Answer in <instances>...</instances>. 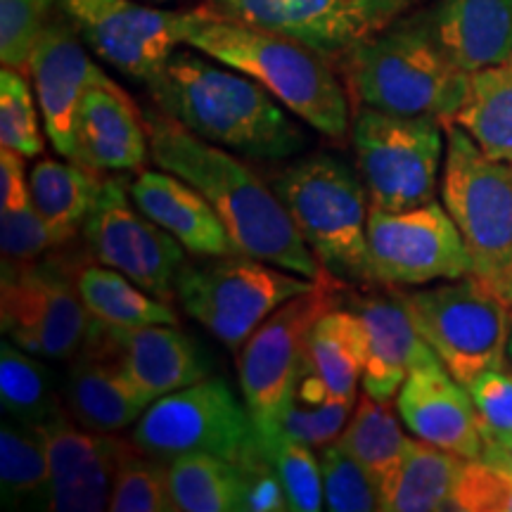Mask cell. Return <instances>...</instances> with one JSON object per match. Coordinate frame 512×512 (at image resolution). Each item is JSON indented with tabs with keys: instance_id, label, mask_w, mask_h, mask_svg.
<instances>
[{
	"instance_id": "1",
	"label": "cell",
	"mask_w": 512,
	"mask_h": 512,
	"mask_svg": "<svg viewBox=\"0 0 512 512\" xmlns=\"http://www.w3.org/2000/svg\"><path fill=\"white\" fill-rule=\"evenodd\" d=\"M143 114L152 162L207 197L242 254L311 280L328 273L299 235L273 185L261 181L240 155L195 136L159 107Z\"/></svg>"
},
{
	"instance_id": "2",
	"label": "cell",
	"mask_w": 512,
	"mask_h": 512,
	"mask_svg": "<svg viewBox=\"0 0 512 512\" xmlns=\"http://www.w3.org/2000/svg\"><path fill=\"white\" fill-rule=\"evenodd\" d=\"M147 91L155 107L190 133L240 157L280 162L309 143L304 128L261 83L204 53L176 50Z\"/></svg>"
},
{
	"instance_id": "3",
	"label": "cell",
	"mask_w": 512,
	"mask_h": 512,
	"mask_svg": "<svg viewBox=\"0 0 512 512\" xmlns=\"http://www.w3.org/2000/svg\"><path fill=\"white\" fill-rule=\"evenodd\" d=\"M185 46L261 83L280 105L325 138L342 143L351 133L349 95L316 50L221 15L209 5L190 10Z\"/></svg>"
},
{
	"instance_id": "4",
	"label": "cell",
	"mask_w": 512,
	"mask_h": 512,
	"mask_svg": "<svg viewBox=\"0 0 512 512\" xmlns=\"http://www.w3.org/2000/svg\"><path fill=\"white\" fill-rule=\"evenodd\" d=\"M349 91L361 107L453 121L467 91V72L444 53L425 10L339 55Z\"/></svg>"
},
{
	"instance_id": "5",
	"label": "cell",
	"mask_w": 512,
	"mask_h": 512,
	"mask_svg": "<svg viewBox=\"0 0 512 512\" xmlns=\"http://www.w3.org/2000/svg\"><path fill=\"white\" fill-rule=\"evenodd\" d=\"M271 185L325 271L337 280L375 283L368 256L370 197L347 162L318 152L285 166Z\"/></svg>"
},
{
	"instance_id": "6",
	"label": "cell",
	"mask_w": 512,
	"mask_h": 512,
	"mask_svg": "<svg viewBox=\"0 0 512 512\" xmlns=\"http://www.w3.org/2000/svg\"><path fill=\"white\" fill-rule=\"evenodd\" d=\"M446 126L441 200L472 259V275L512 302V164L484 155L453 121Z\"/></svg>"
},
{
	"instance_id": "7",
	"label": "cell",
	"mask_w": 512,
	"mask_h": 512,
	"mask_svg": "<svg viewBox=\"0 0 512 512\" xmlns=\"http://www.w3.org/2000/svg\"><path fill=\"white\" fill-rule=\"evenodd\" d=\"M399 292L413 325L448 373L465 387L486 370L505 368L512 335V302L477 275Z\"/></svg>"
},
{
	"instance_id": "8",
	"label": "cell",
	"mask_w": 512,
	"mask_h": 512,
	"mask_svg": "<svg viewBox=\"0 0 512 512\" xmlns=\"http://www.w3.org/2000/svg\"><path fill=\"white\" fill-rule=\"evenodd\" d=\"M316 283L247 254L202 256L197 264L183 266L176 297L190 318L240 354L271 313L313 290Z\"/></svg>"
},
{
	"instance_id": "9",
	"label": "cell",
	"mask_w": 512,
	"mask_h": 512,
	"mask_svg": "<svg viewBox=\"0 0 512 512\" xmlns=\"http://www.w3.org/2000/svg\"><path fill=\"white\" fill-rule=\"evenodd\" d=\"M444 121L358 107L351 143L370 207L403 211L434 200L446 157Z\"/></svg>"
},
{
	"instance_id": "10",
	"label": "cell",
	"mask_w": 512,
	"mask_h": 512,
	"mask_svg": "<svg viewBox=\"0 0 512 512\" xmlns=\"http://www.w3.org/2000/svg\"><path fill=\"white\" fill-rule=\"evenodd\" d=\"M131 441L162 460L211 453L238 467L264 448L245 401H238L223 377L211 375L159 396L136 422Z\"/></svg>"
},
{
	"instance_id": "11",
	"label": "cell",
	"mask_w": 512,
	"mask_h": 512,
	"mask_svg": "<svg viewBox=\"0 0 512 512\" xmlns=\"http://www.w3.org/2000/svg\"><path fill=\"white\" fill-rule=\"evenodd\" d=\"M342 290L335 275L325 273L313 290L299 294L271 313L240 349V392L259 439H271L275 434L280 408L292 392L302 363L306 337L323 313L339 306Z\"/></svg>"
},
{
	"instance_id": "12",
	"label": "cell",
	"mask_w": 512,
	"mask_h": 512,
	"mask_svg": "<svg viewBox=\"0 0 512 512\" xmlns=\"http://www.w3.org/2000/svg\"><path fill=\"white\" fill-rule=\"evenodd\" d=\"M0 323L19 349L50 361H72L93 330L74 283V268L55 261L3 268Z\"/></svg>"
},
{
	"instance_id": "13",
	"label": "cell",
	"mask_w": 512,
	"mask_h": 512,
	"mask_svg": "<svg viewBox=\"0 0 512 512\" xmlns=\"http://www.w3.org/2000/svg\"><path fill=\"white\" fill-rule=\"evenodd\" d=\"M81 238L98 264L124 273L164 302L171 304L176 297L178 275L188 264V249L136 207L124 178H102Z\"/></svg>"
},
{
	"instance_id": "14",
	"label": "cell",
	"mask_w": 512,
	"mask_h": 512,
	"mask_svg": "<svg viewBox=\"0 0 512 512\" xmlns=\"http://www.w3.org/2000/svg\"><path fill=\"white\" fill-rule=\"evenodd\" d=\"M368 256L375 283L422 287L472 273L463 235L444 204L387 211L370 207Z\"/></svg>"
},
{
	"instance_id": "15",
	"label": "cell",
	"mask_w": 512,
	"mask_h": 512,
	"mask_svg": "<svg viewBox=\"0 0 512 512\" xmlns=\"http://www.w3.org/2000/svg\"><path fill=\"white\" fill-rule=\"evenodd\" d=\"M81 41L117 72L150 86L181 43L190 10H162L138 0H55Z\"/></svg>"
},
{
	"instance_id": "16",
	"label": "cell",
	"mask_w": 512,
	"mask_h": 512,
	"mask_svg": "<svg viewBox=\"0 0 512 512\" xmlns=\"http://www.w3.org/2000/svg\"><path fill=\"white\" fill-rule=\"evenodd\" d=\"M422 0H207L221 15L287 36L323 57L368 41Z\"/></svg>"
},
{
	"instance_id": "17",
	"label": "cell",
	"mask_w": 512,
	"mask_h": 512,
	"mask_svg": "<svg viewBox=\"0 0 512 512\" xmlns=\"http://www.w3.org/2000/svg\"><path fill=\"white\" fill-rule=\"evenodd\" d=\"M27 69L48 143L55 147L57 155L72 159L74 117L83 93L93 83L112 79L88 57L81 36L64 15L50 17L31 50Z\"/></svg>"
},
{
	"instance_id": "18",
	"label": "cell",
	"mask_w": 512,
	"mask_h": 512,
	"mask_svg": "<svg viewBox=\"0 0 512 512\" xmlns=\"http://www.w3.org/2000/svg\"><path fill=\"white\" fill-rule=\"evenodd\" d=\"M396 411L415 439L477 460L484 453V432L470 392L441 361L415 368L396 394Z\"/></svg>"
},
{
	"instance_id": "19",
	"label": "cell",
	"mask_w": 512,
	"mask_h": 512,
	"mask_svg": "<svg viewBox=\"0 0 512 512\" xmlns=\"http://www.w3.org/2000/svg\"><path fill=\"white\" fill-rule=\"evenodd\" d=\"M152 403L155 401L126 375L105 330L93 320L91 337L69 361L64 387L67 413L86 430L117 434L136 425Z\"/></svg>"
},
{
	"instance_id": "20",
	"label": "cell",
	"mask_w": 512,
	"mask_h": 512,
	"mask_svg": "<svg viewBox=\"0 0 512 512\" xmlns=\"http://www.w3.org/2000/svg\"><path fill=\"white\" fill-rule=\"evenodd\" d=\"M150 159L145 114L114 81L93 83L76 107L74 157L98 174L140 171Z\"/></svg>"
},
{
	"instance_id": "21",
	"label": "cell",
	"mask_w": 512,
	"mask_h": 512,
	"mask_svg": "<svg viewBox=\"0 0 512 512\" xmlns=\"http://www.w3.org/2000/svg\"><path fill=\"white\" fill-rule=\"evenodd\" d=\"M358 316L366 328V368L361 387L373 399L389 403L415 368L439 361L413 325L396 290L389 292V297L375 294L363 299Z\"/></svg>"
},
{
	"instance_id": "22",
	"label": "cell",
	"mask_w": 512,
	"mask_h": 512,
	"mask_svg": "<svg viewBox=\"0 0 512 512\" xmlns=\"http://www.w3.org/2000/svg\"><path fill=\"white\" fill-rule=\"evenodd\" d=\"M136 207L159 228L174 235L192 256L242 254L223 226L221 216L195 185L171 171H140L128 183Z\"/></svg>"
},
{
	"instance_id": "23",
	"label": "cell",
	"mask_w": 512,
	"mask_h": 512,
	"mask_svg": "<svg viewBox=\"0 0 512 512\" xmlns=\"http://www.w3.org/2000/svg\"><path fill=\"white\" fill-rule=\"evenodd\" d=\"M102 330L126 375L152 401L209 377L207 356L178 325Z\"/></svg>"
},
{
	"instance_id": "24",
	"label": "cell",
	"mask_w": 512,
	"mask_h": 512,
	"mask_svg": "<svg viewBox=\"0 0 512 512\" xmlns=\"http://www.w3.org/2000/svg\"><path fill=\"white\" fill-rule=\"evenodd\" d=\"M425 15L439 46L467 74L512 55V0H437Z\"/></svg>"
},
{
	"instance_id": "25",
	"label": "cell",
	"mask_w": 512,
	"mask_h": 512,
	"mask_svg": "<svg viewBox=\"0 0 512 512\" xmlns=\"http://www.w3.org/2000/svg\"><path fill=\"white\" fill-rule=\"evenodd\" d=\"M465 458L444 448L411 439L399 465L377 489L384 512L453 510V494Z\"/></svg>"
},
{
	"instance_id": "26",
	"label": "cell",
	"mask_w": 512,
	"mask_h": 512,
	"mask_svg": "<svg viewBox=\"0 0 512 512\" xmlns=\"http://www.w3.org/2000/svg\"><path fill=\"white\" fill-rule=\"evenodd\" d=\"M107 174L88 169L79 162H57L43 157L29 171L31 204L43 223L64 247L81 233L83 223L95 207L102 178Z\"/></svg>"
},
{
	"instance_id": "27",
	"label": "cell",
	"mask_w": 512,
	"mask_h": 512,
	"mask_svg": "<svg viewBox=\"0 0 512 512\" xmlns=\"http://www.w3.org/2000/svg\"><path fill=\"white\" fill-rule=\"evenodd\" d=\"M74 283L83 306L102 328L133 330L145 325H178L174 306L110 266H74Z\"/></svg>"
},
{
	"instance_id": "28",
	"label": "cell",
	"mask_w": 512,
	"mask_h": 512,
	"mask_svg": "<svg viewBox=\"0 0 512 512\" xmlns=\"http://www.w3.org/2000/svg\"><path fill=\"white\" fill-rule=\"evenodd\" d=\"M453 124L463 128L484 155L512 164V55L467 76L465 98Z\"/></svg>"
},
{
	"instance_id": "29",
	"label": "cell",
	"mask_w": 512,
	"mask_h": 512,
	"mask_svg": "<svg viewBox=\"0 0 512 512\" xmlns=\"http://www.w3.org/2000/svg\"><path fill=\"white\" fill-rule=\"evenodd\" d=\"M306 356L337 399H358L366 368V328L358 311L330 309L306 337Z\"/></svg>"
},
{
	"instance_id": "30",
	"label": "cell",
	"mask_w": 512,
	"mask_h": 512,
	"mask_svg": "<svg viewBox=\"0 0 512 512\" xmlns=\"http://www.w3.org/2000/svg\"><path fill=\"white\" fill-rule=\"evenodd\" d=\"M174 510L245 512V486L238 465L211 453H183L166 460Z\"/></svg>"
},
{
	"instance_id": "31",
	"label": "cell",
	"mask_w": 512,
	"mask_h": 512,
	"mask_svg": "<svg viewBox=\"0 0 512 512\" xmlns=\"http://www.w3.org/2000/svg\"><path fill=\"white\" fill-rule=\"evenodd\" d=\"M337 441L368 472L375 489H380L411 444L389 403L377 401L366 392L356 399L349 425Z\"/></svg>"
},
{
	"instance_id": "32",
	"label": "cell",
	"mask_w": 512,
	"mask_h": 512,
	"mask_svg": "<svg viewBox=\"0 0 512 512\" xmlns=\"http://www.w3.org/2000/svg\"><path fill=\"white\" fill-rule=\"evenodd\" d=\"M0 399L15 422L46 427L67 418L46 366L17 344H0Z\"/></svg>"
},
{
	"instance_id": "33",
	"label": "cell",
	"mask_w": 512,
	"mask_h": 512,
	"mask_svg": "<svg viewBox=\"0 0 512 512\" xmlns=\"http://www.w3.org/2000/svg\"><path fill=\"white\" fill-rule=\"evenodd\" d=\"M0 486L3 501H46L50 486V463L41 432L36 427L8 425L0 430Z\"/></svg>"
},
{
	"instance_id": "34",
	"label": "cell",
	"mask_w": 512,
	"mask_h": 512,
	"mask_svg": "<svg viewBox=\"0 0 512 512\" xmlns=\"http://www.w3.org/2000/svg\"><path fill=\"white\" fill-rule=\"evenodd\" d=\"M112 512H171L169 470L166 460L140 451L136 444L128 446L121 458L110 501Z\"/></svg>"
},
{
	"instance_id": "35",
	"label": "cell",
	"mask_w": 512,
	"mask_h": 512,
	"mask_svg": "<svg viewBox=\"0 0 512 512\" xmlns=\"http://www.w3.org/2000/svg\"><path fill=\"white\" fill-rule=\"evenodd\" d=\"M34 86L24 79L22 69L3 67L0 72V145L24 159L43 155L46 138L38 119Z\"/></svg>"
},
{
	"instance_id": "36",
	"label": "cell",
	"mask_w": 512,
	"mask_h": 512,
	"mask_svg": "<svg viewBox=\"0 0 512 512\" xmlns=\"http://www.w3.org/2000/svg\"><path fill=\"white\" fill-rule=\"evenodd\" d=\"M261 446H264L268 458L273 460L275 470H278L290 510H323V470H320V458H316L313 448L287 439L283 434H275L271 439H261Z\"/></svg>"
},
{
	"instance_id": "37",
	"label": "cell",
	"mask_w": 512,
	"mask_h": 512,
	"mask_svg": "<svg viewBox=\"0 0 512 512\" xmlns=\"http://www.w3.org/2000/svg\"><path fill=\"white\" fill-rule=\"evenodd\" d=\"M131 444L121 441V446L117 448V451L107 453L105 458H100L98 463L86 467V470L76 472V475L67 477V479L50 482L46 501H43V508L55 510V512L110 510L114 479H117L119 463Z\"/></svg>"
},
{
	"instance_id": "38",
	"label": "cell",
	"mask_w": 512,
	"mask_h": 512,
	"mask_svg": "<svg viewBox=\"0 0 512 512\" xmlns=\"http://www.w3.org/2000/svg\"><path fill=\"white\" fill-rule=\"evenodd\" d=\"M354 408L356 399L304 403L290 394L283 408H280L278 422H275V434H283V437L311 448H325L342 437Z\"/></svg>"
},
{
	"instance_id": "39",
	"label": "cell",
	"mask_w": 512,
	"mask_h": 512,
	"mask_svg": "<svg viewBox=\"0 0 512 512\" xmlns=\"http://www.w3.org/2000/svg\"><path fill=\"white\" fill-rule=\"evenodd\" d=\"M325 508L332 512H373L380 510V496L368 472L339 446L320 448Z\"/></svg>"
},
{
	"instance_id": "40",
	"label": "cell",
	"mask_w": 512,
	"mask_h": 512,
	"mask_svg": "<svg viewBox=\"0 0 512 512\" xmlns=\"http://www.w3.org/2000/svg\"><path fill=\"white\" fill-rule=\"evenodd\" d=\"M55 0H0V62L27 69L31 50L50 22Z\"/></svg>"
},
{
	"instance_id": "41",
	"label": "cell",
	"mask_w": 512,
	"mask_h": 512,
	"mask_svg": "<svg viewBox=\"0 0 512 512\" xmlns=\"http://www.w3.org/2000/svg\"><path fill=\"white\" fill-rule=\"evenodd\" d=\"M453 510L512 512V470L489 460H465L460 470Z\"/></svg>"
},
{
	"instance_id": "42",
	"label": "cell",
	"mask_w": 512,
	"mask_h": 512,
	"mask_svg": "<svg viewBox=\"0 0 512 512\" xmlns=\"http://www.w3.org/2000/svg\"><path fill=\"white\" fill-rule=\"evenodd\" d=\"M57 245L55 235L43 223L34 204L0 211V254L3 268L29 266L41 261Z\"/></svg>"
},
{
	"instance_id": "43",
	"label": "cell",
	"mask_w": 512,
	"mask_h": 512,
	"mask_svg": "<svg viewBox=\"0 0 512 512\" xmlns=\"http://www.w3.org/2000/svg\"><path fill=\"white\" fill-rule=\"evenodd\" d=\"M475 401L484 439L512 437V373L508 368L486 370L467 384Z\"/></svg>"
},
{
	"instance_id": "44",
	"label": "cell",
	"mask_w": 512,
	"mask_h": 512,
	"mask_svg": "<svg viewBox=\"0 0 512 512\" xmlns=\"http://www.w3.org/2000/svg\"><path fill=\"white\" fill-rule=\"evenodd\" d=\"M238 470L242 475V486H245V512L290 510L278 470H275L273 460L268 458L264 448L254 458H249L245 465H240Z\"/></svg>"
},
{
	"instance_id": "45",
	"label": "cell",
	"mask_w": 512,
	"mask_h": 512,
	"mask_svg": "<svg viewBox=\"0 0 512 512\" xmlns=\"http://www.w3.org/2000/svg\"><path fill=\"white\" fill-rule=\"evenodd\" d=\"M29 202V176L24 169V157L3 147L0 150V211L27 207Z\"/></svg>"
},
{
	"instance_id": "46",
	"label": "cell",
	"mask_w": 512,
	"mask_h": 512,
	"mask_svg": "<svg viewBox=\"0 0 512 512\" xmlns=\"http://www.w3.org/2000/svg\"><path fill=\"white\" fill-rule=\"evenodd\" d=\"M484 460L512 470V437L508 439H484Z\"/></svg>"
},
{
	"instance_id": "47",
	"label": "cell",
	"mask_w": 512,
	"mask_h": 512,
	"mask_svg": "<svg viewBox=\"0 0 512 512\" xmlns=\"http://www.w3.org/2000/svg\"><path fill=\"white\" fill-rule=\"evenodd\" d=\"M508 356H510V361H512V335H510V344H508Z\"/></svg>"
},
{
	"instance_id": "48",
	"label": "cell",
	"mask_w": 512,
	"mask_h": 512,
	"mask_svg": "<svg viewBox=\"0 0 512 512\" xmlns=\"http://www.w3.org/2000/svg\"><path fill=\"white\" fill-rule=\"evenodd\" d=\"M152 3H176V0H152Z\"/></svg>"
}]
</instances>
